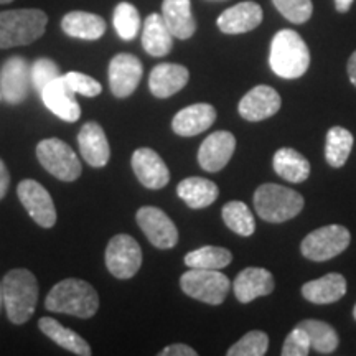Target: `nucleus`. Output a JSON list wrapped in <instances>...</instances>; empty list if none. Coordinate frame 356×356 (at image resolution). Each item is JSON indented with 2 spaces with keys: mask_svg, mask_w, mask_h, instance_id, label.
Here are the masks:
<instances>
[{
  "mask_svg": "<svg viewBox=\"0 0 356 356\" xmlns=\"http://www.w3.org/2000/svg\"><path fill=\"white\" fill-rule=\"evenodd\" d=\"M47 310L74 315L78 318L95 317L99 309V296L91 284L83 279H65L58 282L44 300Z\"/></svg>",
  "mask_w": 356,
  "mask_h": 356,
  "instance_id": "nucleus-1",
  "label": "nucleus"
},
{
  "mask_svg": "<svg viewBox=\"0 0 356 356\" xmlns=\"http://www.w3.org/2000/svg\"><path fill=\"white\" fill-rule=\"evenodd\" d=\"M3 307L12 323H26L38 304L37 277L26 269H12L2 280Z\"/></svg>",
  "mask_w": 356,
  "mask_h": 356,
  "instance_id": "nucleus-2",
  "label": "nucleus"
},
{
  "mask_svg": "<svg viewBox=\"0 0 356 356\" xmlns=\"http://www.w3.org/2000/svg\"><path fill=\"white\" fill-rule=\"evenodd\" d=\"M270 70L284 79L304 76L310 65V51L302 37L293 30H280L274 35L269 53Z\"/></svg>",
  "mask_w": 356,
  "mask_h": 356,
  "instance_id": "nucleus-3",
  "label": "nucleus"
},
{
  "mask_svg": "<svg viewBox=\"0 0 356 356\" xmlns=\"http://www.w3.org/2000/svg\"><path fill=\"white\" fill-rule=\"evenodd\" d=\"M48 15L38 8L0 12V48L30 44L43 37Z\"/></svg>",
  "mask_w": 356,
  "mask_h": 356,
  "instance_id": "nucleus-4",
  "label": "nucleus"
},
{
  "mask_svg": "<svg viewBox=\"0 0 356 356\" xmlns=\"http://www.w3.org/2000/svg\"><path fill=\"white\" fill-rule=\"evenodd\" d=\"M254 208L264 221L282 222L299 215L304 208V197L282 185L266 184L256 190Z\"/></svg>",
  "mask_w": 356,
  "mask_h": 356,
  "instance_id": "nucleus-5",
  "label": "nucleus"
},
{
  "mask_svg": "<svg viewBox=\"0 0 356 356\" xmlns=\"http://www.w3.org/2000/svg\"><path fill=\"white\" fill-rule=\"evenodd\" d=\"M37 157L44 170L58 180L74 181L83 172L76 152L66 142L56 137L38 142Z\"/></svg>",
  "mask_w": 356,
  "mask_h": 356,
  "instance_id": "nucleus-6",
  "label": "nucleus"
},
{
  "mask_svg": "<svg viewBox=\"0 0 356 356\" xmlns=\"http://www.w3.org/2000/svg\"><path fill=\"white\" fill-rule=\"evenodd\" d=\"M180 287L191 299L220 305L229 292V279L220 270L191 269L180 277Z\"/></svg>",
  "mask_w": 356,
  "mask_h": 356,
  "instance_id": "nucleus-7",
  "label": "nucleus"
},
{
  "mask_svg": "<svg viewBox=\"0 0 356 356\" xmlns=\"http://www.w3.org/2000/svg\"><path fill=\"white\" fill-rule=\"evenodd\" d=\"M350 231L345 226L328 225L307 236L300 244V251L307 259L328 261L345 251L350 244Z\"/></svg>",
  "mask_w": 356,
  "mask_h": 356,
  "instance_id": "nucleus-8",
  "label": "nucleus"
},
{
  "mask_svg": "<svg viewBox=\"0 0 356 356\" xmlns=\"http://www.w3.org/2000/svg\"><path fill=\"white\" fill-rule=\"evenodd\" d=\"M106 266L114 277H134L142 266L139 243L129 234H115L106 248Z\"/></svg>",
  "mask_w": 356,
  "mask_h": 356,
  "instance_id": "nucleus-9",
  "label": "nucleus"
},
{
  "mask_svg": "<svg viewBox=\"0 0 356 356\" xmlns=\"http://www.w3.org/2000/svg\"><path fill=\"white\" fill-rule=\"evenodd\" d=\"M17 195H19L20 203L32 216V220L44 229H50L56 225V208L53 203L51 195L47 188L37 180H22L17 186Z\"/></svg>",
  "mask_w": 356,
  "mask_h": 356,
  "instance_id": "nucleus-10",
  "label": "nucleus"
},
{
  "mask_svg": "<svg viewBox=\"0 0 356 356\" xmlns=\"http://www.w3.org/2000/svg\"><path fill=\"white\" fill-rule=\"evenodd\" d=\"M137 225L150 243L159 249H170L178 243L175 222L165 211L155 207H144L136 215Z\"/></svg>",
  "mask_w": 356,
  "mask_h": 356,
  "instance_id": "nucleus-11",
  "label": "nucleus"
},
{
  "mask_svg": "<svg viewBox=\"0 0 356 356\" xmlns=\"http://www.w3.org/2000/svg\"><path fill=\"white\" fill-rule=\"evenodd\" d=\"M32 73L25 58L12 56L0 68V95L8 104H20L29 96Z\"/></svg>",
  "mask_w": 356,
  "mask_h": 356,
  "instance_id": "nucleus-12",
  "label": "nucleus"
},
{
  "mask_svg": "<svg viewBox=\"0 0 356 356\" xmlns=\"http://www.w3.org/2000/svg\"><path fill=\"white\" fill-rule=\"evenodd\" d=\"M142 73L140 60L129 53H119L109 63V86L111 91L119 99H126L139 86Z\"/></svg>",
  "mask_w": 356,
  "mask_h": 356,
  "instance_id": "nucleus-13",
  "label": "nucleus"
},
{
  "mask_svg": "<svg viewBox=\"0 0 356 356\" xmlns=\"http://www.w3.org/2000/svg\"><path fill=\"white\" fill-rule=\"evenodd\" d=\"M236 149L234 136L228 131H216L210 134L198 150V162L203 170L220 172L228 165Z\"/></svg>",
  "mask_w": 356,
  "mask_h": 356,
  "instance_id": "nucleus-14",
  "label": "nucleus"
},
{
  "mask_svg": "<svg viewBox=\"0 0 356 356\" xmlns=\"http://www.w3.org/2000/svg\"><path fill=\"white\" fill-rule=\"evenodd\" d=\"M132 170L139 181L149 190L163 188L170 180V172L162 157L152 149H137L132 155Z\"/></svg>",
  "mask_w": 356,
  "mask_h": 356,
  "instance_id": "nucleus-15",
  "label": "nucleus"
},
{
  "mask_svg": "<svg viewBox=\"0 0 356 356\" xmlns=\"http://www.w3.org/2000/svg\"><path fill=\"white\" fill-rule=\"evenodd\" d=\"M40 95H42L44 106L61 121L78 122V119L81 118V106L74 99V92L66 84L63 76L56 78L55 81L44 86Z\"/></svg>",
  "mask_w": 356,
  "mask_h": 356,
  "instance_id": "nucleus-16",
  "label": "nucleus"
},
{
  "mask_svg": "<svg viewBox=\"0 0 356 356\" xmlns=\"http://www.w3.org/2000/svg\"><path fill=\"white\" fill-rule=\"evenodd\" d=\"M238 109L249 122L264 121L280 109V96L274 88L261 84L244 95Z\"/></svg>",
  "mask_w": 356,
  "mask_h": 356,
  "instance_id": "nucleus-17",
  "label": "nucleus"
},
{
  "mask_svg": "<svg viewBox=\"0 0 356 356\" xmlns=\"http://www.w3.org/2000/svg\"><path fill=\"white\" fill-rule=\"evenodd\" d=\"M78 145L88 165L101 168L108 165L111 149L108 137L97 122H86L78 134Z\"/></svg>",
  "mask_w": 356,
  "mask_h": 356,
  "instance_id": "nucleus-18",
  "label": "nucleus"
},
{
  "mask_svg": "<svg viewBox=\"0 0 356 356\" xmlns=\"http://www.w3.org/2000/svg\"><path fill=\"white\" fill-rule=\"evenodd\" d=\"M216 121V109L207 102L191 104L175 114L172 129L180 137H193L210 129Z\"/></svg>",
  "mask_w": 356,
  "mask_h": 356,
  "instance_id": "nucleus-19",
  "label": "nucleus"
},
{
  "mask_svg": "<svg viewBox=\"0 0 356 356\" xmlns=\"http://www.w3.org/2000/svg\"><path fill=\"white\" fill-rule=\"evenodd\" d=\"M262 22V8L256 2H241L229 7L218 17V29L222 33L239 35L259 26Z\"/></svg>",
  "mask_w": 356,
  "mask_h": 356,
  "instance_id": "nucleus-20",
  "label": "nucleus"
},
{
  "mask_svg": "<svg viewBox=\"0 0 356 356\" xmlns=\"http://www.w3.org/2000/svg\"><path fill=\"white\" fill-rule=\"evenodd\" d=\"M274 286L273 274L261 267H248L241 270L233 284L236 299L241 304H249L257 297L269 296L274 291Z\"/></svg>",
  "mask_w": 356,
  "mask_h": 356,
  "instance_id": "nucleus-21",
  "label": "nucleus"
},
{
  "mask_svg": "<svg viewBox=\"0 0 356 356\" xmlns=\"http://www.w3.org/2000/svg\"><path fill=\"white\" fill-rule=\"evenodd\" d=\"M190 73L185 66L175 63H160L150 73V92L159 99H165L181 91L188 83Z\"/></svg>",
  "mask_w": 356,
  "mask_h": 356,
  "instance_id": "nucleus-22",
  "label": "nucleus"
},
{
  "mask_svg": "<svg viewBox=\"0 0 356 356\" xmlns=\"http://www.w3.org/2000/svg\"><path fill=\"white\" fill-rule=\"evenodd\" d=\"M162 17L175 38L188 40L197 30L190 0H163Z\"/></svg>",
  "mask_w": 356,
  "mask_h": 356,
  "instance_id": "nucleus-23",
  "label": "nucleus"
},
{
  "mask_svg": "<svg viewBox=\"0 0 356 356\" xmlns=\"http://www.w3.org/2000/svg\"><path fill=\"white\" fill-rule=\"evenodd\" d=\"M142 47L150 56H165L173 48V35L159 13H150L142 30Z\"/></svg>",
  "mask_w": 356,
  "mask_h": 356,
  "instance_id": "nucleus-24",
  "label": "nucleus"
},
{
  "mask_svg": "<svg viewBox=\"0 0 356 356\" xmlns=\"http://www.w3.org/2000/svg\"><path fill=\"white\" fill-rule=\"evenodd\" d=\"M346 293V280L341 274H327L317 280H310L302 287V296L312 304H333Z\"/></svg>",
  "mask_w": 356,
  "mask_h": 356,
  "instance_id": "nucleus-25",
  "label": "nucleus"
},
{
  "mask_svg": "<svg viewBox=\"0 0 356 356\" xmlns=\"http://www.w3.org/2000/svg\"><path fill=\"white\" fill-rule=\"evenodd\" d=\"M61 29L68 37L81 40H99L106 33L102 17L89 12H70L61 20Z\"/></svg>",
  "mask_w": 356,
  "mask_h": 356,
  "instance_id": "nucleus-26",
  "label": "nucleus"
},
{
  "mask_svg": "<svg viewBox=\"0 0 356 356\" xmlns=\"http://www.w3.org/2000/svg\"><path fill=\"white\" fill-rule=\"evenodd\" d=\"M177 193L190 208L200 210V208H207L215 203L220 190L216 184H213L208 178L188 177L178 184Z\"/></svg>",
  "mask_w": 356,
  "mask_h": 356,
  "instance_id": "nucleus-27",
  "label": "nucleus"
},
{
  "mask_svg": "<svg viewBox=\"0 0 356 356\" xmlns=\"http://www.w3.org/2000/svg\"><path fill=\"white\" fill-rule=\"evenodd\" d=\"M38 328L48 338H51L56 345H60L61 348L68 350L74 355H81V356L91 355V346L88 345V341L84 340L83 337H79L76 332L70 330V328L63 327L60 322H56L55 318H50V317L40 318Z\"/></svg>",
  "mask_w": 356,
  "mask_h": 356,
  "instance_id": "nucleus-28",
  "label": "nucleus"
},
{
  "mask_svg": "<svg viewBox=\"0 0 356 356\" xmlns=\"http://www.w3.org/2000/svg\"><path fill=\"white\" fill-rule=\"evenodd\" d=\"M274 170L280 178L291 181V184H300L305 181L310 175V163L304 155L293 149H279L274 154Z\"/></svg>",
  "mask_w": 356,
  "mask_h": 356,
  "instance_id": "nucleus-29",
  "label": "nucleus"
},
{
  "mask_svg": "<svg viewBox=\"0 0 356 356\" xmlns=\"http://www.w3.org/2000/svg\"><path fill=\"white\" fill-rule=\"evenodd\" d=\"M297 327L307 333L312 350L322 355H330L338 348V343H340L338 333L328 323L320 322V320H304Z\"/></svg>",
  "mask_w": 356,
  "mask_h": 356,
  "instance_id": "nucleus-30",
  "label": "nucleus"
},
{
  "mask_svg": "<svg viewBox=\"0 0 356 356\" xmlns=\"http://www.w3.org/2000/svg\"><path fill=\"white\" fill-rule=\"evenodd\" d=\"M353 149V134L345 127H332L327 134L325 159L332 167H343Z\"/></svg>",
  "mask_w": 356,
  "mask_h": 356,
  "instance_id": "nucleus-31",
  "label": "nucleus"
},
{
  "mask_svg": "<svg viewBox=\"0 0 356 356\" xmlns=\"http://www.w3.org/2000/svg\"><path fill=\"white\" fill-rule=\"evenodd\" d=\"M233 261V254L225 248L204 246L191 251L185 256V264L190 269H213L220 270Z\"/></svg>",
  "mask_w": 356,
  "mask_h": 356,
  "instance_id": "nucleus-32",
  "label": "nucleus"
},
{
  "mask_svg": "<svg viewBox=\"0 0 356 356\" xmlns=\"http://www.w3.org/2000/svg\"><path fill=\"white\" fill-rule=\"evenodd\" d=\"M221 216L225 225L239 236H251L256 229L254 216L246 203L229 202L222 207Z\"/></svg>",
  "mask_w": 356,
  "mask_h": 356,
  "instance_id": "nucleus-33",
  "label": "nucleus"
},
{
  "mask_svg": "<svg viewBox=\"0 0 356 356\" xmlns=\"http://www.w3.org/2000/svg\"><path fill=\"white\" fill-rule=\"evenodd\" d=\"M114 29L119 37L126 42L136 38L140 30L139 10L129 2L118 3V7L114 8Z\"/></svg>",
  "mask_w": 356,
  "mask_h": 356,
  "instance_id": "nucleus-34",
  "label": "nucleus"
},
{
  "mask_svg": "<svg viewBox=\"0 0 356 356\" xmlns=\"http://www.w3.org/2000/svg\"><path fill=\"white\" fill-rule=\"evenodd\" d=\"M269 337L264 332L252 330L228 350V356H262L267 353Z\"/></svg>",
  "mask_w": 356,
  "mask_h": 356,
  "instance_id": "nucleus-35",
  "label": "nucleus"
},
{
  "mask_svg": "<svg viewBox=\"0 0 356 356\" xmlns=\"http://www.w3.org/2000/svg\"><path fill=\"white\" fill-rule=\"evenodd\" d=\"M275 8L292 24H305L312 17V0H273Z\"/></svg>",
  "mask_w": 356,
  "mask_h": 356,
  "instance_id": "nucleus-36",
  "label": "nucleus"
},
{
  "mask_svg": "<svg viewBox=\"0 0 356 356\" xmlns=\"http://www.w3.org/2000/svg\"><path fill=\"white\" fill-rule=\"evenodd\" d=\"M32 73V84L38 92H42L44 86H48L51 81H55L56 78L63 76L60 68L55 61H51L50 58H38L37 61L30 68Z\"/></svg>",
  "mask_w": 356,
  "mask_h": 356,
  "instance_id": "nucleus-37",
  "label": "nucleus"
},
{
  "mask_svg": "<svg viewBox=\"0 0 356 356\" xmlns=\"http://www.w3.org/2000/svg\"><path fill=\"white\" fill-rule=\"evenodd\" d=\"M63 78L74 95H81L86 97H96V96H99L102 91V86L99 81H96L95 78L86 76V74H83V73H78V71H70V73H66Z\"/></svg>",
  "mask_w": 356,
  "mask_h": 356,
  "instance_id": "nucleus-38",
  "label": "nucleus"
},
{
  "mask_svg": "<svg viewBox=\"0 0 356 356\" xmlns=\"http://www.w3.org/2000/svg\"><path fill=\"white\" fill-rule=\"evenodd\" d=\"M312 346L307 333L300 327H296L284 341L282 356H307Z\"/></svg>",
  "mask_w": 356,
  "mask_h": 356,
  "instance_id": "nucleus-39",
  "label": "nucleus"
},
{
  "mask_svg": "<svg viewBox=\"0 0 356 356\" xmlns=\"http://www.w3.org/2000/svg\"><path fill=\"white\" fill-rule=\"evenodd\" d=\"M160 356H197V351L188 345L175 343V345L167 346L163 351H160Z\"/></svg>",
  "mask_w": 356,
  "mask_h": 356,
  "instance_id": "nucleus-40",
  "label": "nucleus"
},
{
  "mask_svg": "<svg viewBox=\"0 0 356 356\" xmlns=\"http://www.w3.org/2000/svg\"><path fill=\"white\" fill-rule=\"evenodd\" d=\"M8 186H10V173H8V168L3 160L0 159V200L7 195Z\"/></svg>",
  "mask_w": 356,
  "mask_h": 356,
  "instance_id": "nucleus-41",
  "label": "nucleus"
},
{
  "mask_svg": "<svg viewBox=\"0 0 356 356\" xmlns=\"http://www.w3.org/2000/svg\"><path fill=\"white\" fill-rule=\"evenodd\" d=\"M348 76H350V81L353 83V86H356V51L350 56L348 60Z\"/></svg>",
  "mask_w": 356,
  "mask_h": 356,
  "instance_id": "nucleus-42",
  "label": "nucleus"
},
{
  "mask_svg": "<svg viewBox=\"0 0 356 356\" xmlns=\"http://www.w3.org/2000/svg\"><path fill=\"white\" fill-rule=\"evenodd\" d=\"M351 3H353V0H335L337 10L341 12V13L348 12L350 7H351Z\"/></svg>",
  "mask_w": 356,
  "mask_h": 356,
  "instance_id": "nucleus-43",
  "label": "nucleus"
},
{
  "mask_svg": "<svg viewBox=\"0 0 356 356\" xmlns=\"http://www.w3.org/2000/svg\"><path fill=\"white\" fill-rule=\"evenodd\" d=\"M3 305V293H2V282H0V309Z\"/></svg>",
  "mask_w": 356,
  "mask_h": 356,
  "instance_id": "nucleus-44",
  "label": "nucleus"
},
{
  "mask_svg": "<svg viewBox=\"0 0 356 356\" xmlns=\"http://www.w3.org/2000/svg\"><path fill=\"white\" fill-rule=\"evenodd\" d=\"M13 0H0V3H10Z\"/></svg>",
  "mask_w": 356,
  "mask_h": 356,
  "instance_id": "nucleus-45",
  "label": "nucleus"
},
{
  "mask_svg": "<svg viewBox=\"0 0 356 356\" xmlns=\"http://www.w3.org/2000/svg\"><path fill=\"white\" fill-rule=\"evenodd\" d=\"M353 317L356 318V305H355V310H353Z\"/></svg>",
  "mask_w": 356,
  "mask_h": 356,
  "instance_id": "nucleus-46",
  "label": "nucleus"
},
{
  "mask_svg": "<svg viewBox=\"0 0 356 356\" xmlns=\"http://www.w3.org/2000/svg\"><path fill=\"white\" fill-rule=\"evenodd\" d=\"M0 101H2V95H0Z\"/></svg>",
  "mask_w": 356,
  "mask_h": 356,
  "instance_id": "nucleus-47",
  "label": "nucleus"
}]
</instances>
